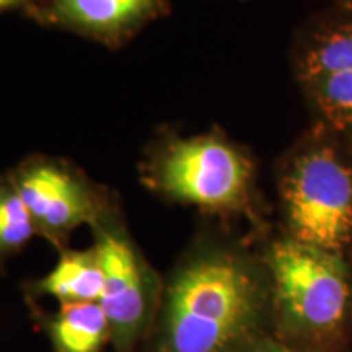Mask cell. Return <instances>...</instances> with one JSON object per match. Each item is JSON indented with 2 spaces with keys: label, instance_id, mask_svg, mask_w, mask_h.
<instances>
[{
  "label": "cell",
  "instance_id": "1",
  "mask_svg": "<svg viewBox=\"0 0 352 352\" xmlns=\"http://www.w3.org/2000/svg\"><path fill=\"white\" fill-rule=\"evenodd\" d=\"M270 334L271 280L261 250L204 232L164 280L144 352H253Z\"/></svg>",
  "mask_w": 352,
  "mask_h": 352
},
{
  "label": "cell",
  "instance_id": "2",
  "mask_svg": "<svg viewBox=\"0 0 352 352\" xmlns=\"http://www.w3.org/2000/svg\"><path fill=\"white\" fill-rule=\"evenodd\" d=\"M272 334L311 352H336L352 321V258L280 235L264 241Z\"/></svg>",
  "mask_w": 352,
  "mask_h": 352
},
{
  "label": "cell",
  "instance_id": "3",
  "mask_svg": "<svg viewBox=\"0 0 352 352\" xmlns=\"http://www.w3.org/2000/svg\"><path fill=\"white\" fill-rule=\"evenodd\" d=\"M276 178L284 235L352 258V140L314 121Z\"/></svg>",
  "mask_w": 352,
  "mask_h": 352
},
{
  "label": "cell",
  "instance_id": "4",
  "mask_svg": "<svg viewBox=\"0 0 352 352\" xmlns=\"http://www.w3.org/2000/svg\"><path fill=\"white\" fill-rule=\"evenodd\" d=\"M153 178L155 188L171 199L222 217L243 215L258 230L264 227L253 158L222 134L171 144Z\"/></svg>",
  "mask_w": 352,
  "mask_h": 352
},
{
  "label": "cell",
  "instance_id": "5",
  "mask_svg": "<svg viewBox=\"0 0 352 352\" xmlns=\"http://www.w3.org/2000/svg\"><path fill=\"white\" fill-rule=\"evenodd\" d=\"M94 246L103 270V308L109 352H144L160 305L164 283L113 214L94 227Z\"/></svg>",
  "mask_w": 352,
  "mask_h": 352
},
{
  "label": "cell",
  "instance_id": "6",
  "mask_svg": "<svg viewBox=\"0 0 352 352\" xmlns=\"http://www.w3.org/2000/svg\"><path fill=\"white\" fill-rule=\"evenodd\" d=\"M12 183L32 215L38 235L64 250L70 233L94 227L108 214L100 197L80 179L56 165H25Z\"/></svg>",
  "mask_w": 352,
  "mask_h": 352
},
{
  "label": "cell",
  "instance_id": "7",
  "mask_svg": "<svg viewBox=\"0 0 352 352\" xmlns=\"http://www.w3.org/2000/svg\"><path fill=\"white\" fill-rule=\"evenodd\" d=\"M297 82L324 74H352V7L334 6L308 21L294 47Z\"/></svg>",
  "mask_w": 352,
  "mask_h": 352
},
{
  "label": "cell",
  "instance_id": "8",
  "mask_svg": "<svg viewBox=\"0 0 352 352\" xmlns=\"http://www.w3.org/2000/svg\"><path fill=\"white\" fill-rule=\"evenodd\" d=\"M34 327L52 352H109V328L98 302L63 303L44 310L28 302Z\"/></svg>",
  "mask_w": 352,
  "mask_h": 352
},
{
  "label": "cell",
  "instance_id": "9",
  "mask_svg": "<svg viewBox=\"0 0 352 352\" xmlns=\"http://www.w3.org/2000/svg\"><path fill=\"white\" fill-rule=\"evenodd\" d=\"M101 294L103 270L94 245L88 250L64 248L54 267L46 276L25 285L28 302L50 297L54 298L57 305L100 302Z\"/></svg>",
  "mask_w": 352,
  "mask_h": 352
},
{
  "label": "cell",
  "instance_id": "10",
  "mask_svg": "<svg viewBox=\"0 0 352 352\" xmlns=\"http://www.w3.org/2000/svg\"><path fill=\"white\" fill-rule=\"evenodd\" d=\"M315 122L352 139V74H324L298 80Z\"/></svg>",
  "mask_w": 352,
  "mask_h": 352
},
{
  "label": "cell",
  "instance_id": "11",
  "mask_svg": "<svg viewBox=\"0 0 352 352\" xmlns=\"http://www.w3.org/2000/svg\"><path fill=\"white\" fill-rule=\"evenodd\" d=\"M69 23L94 33H116L138 21L153 0H54Z\"/></svg>",
  "mask_w": 352,
  "mask_h": 352
},
{
  "label": "cell",
  "instance_id": "12",
  "mask_svg": "<svg viewBox=\"0 0 352 352\" xmlns=\"http://www.w3.org/2000/svg\"><path fill=\"white\" fill-rule=\"evenodd\" d=\"M38 235L32 215L10 178H0V271Z\"/></svg>",
  "mask_w": 352,
  "mask_h": 352
},
{
  "label": "cell",
  "instance_id": "13",
  "mask_svg": "<svg viewBox=\"0 0 352 352\" xmlns=\"http://www.w3.org/2000/svg\"><path fill=\"white\" fill-rule=\"evenodd\" d=\"M253 352H311V351L289 344V342L279 340V338L274 336V334H270V336H266L264 340L258 342V346L254 347Z\"/></svg>",
  "mask_w": 352,
  "mask_h": 352
},
{
  "label": "cell",
  "instance_id": "14",
  "mask_svg": "<svg viewBox=\"0 0 352 352\" xmlns=\"http://www.w3.org/2000/svg\"><path fill=\"white\" fill-rule=\"evenodd\" d=\"M23 0H0V10H6V8H12L20 6Z\"/></svg>",
  "mask_w": 352,
  "mask_h": 352
},
{
  "label": "cell",
  "instance_id": "15",
  "mask_svg": "<svg viewBox=\"0 0 352 352\" xmlns=\"http://www.w3.org/2000/svg\"><path fill=\"white\" fill-rule=\"evenodd\" d=\"M334 6H342V7H352V0H334Z\"/></svg>",
  "mask_w": 352,
  "mask_h": 352
},
{
  "label": "cell",
  "instance_id": "16",
  "mask_svg": "<svg viewBox=\"0 0 352 352\" xmlns=\"http://www.w3.org/2000/svg\"><path fill=\"white\" fill-rule=\"evenodd\" d=\"M351 140H352V139H351Z\"/></svg>",
  "mask_w": 352,
  "mask_h": 352
}]
</instances>
